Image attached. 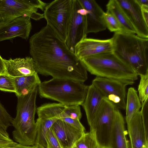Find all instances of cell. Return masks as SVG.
Returning a JSON list of instances; mask_svg holds the SVG:
<instances>
[{
    "mask_svg": "<svg viewBox=\"0 0 148 148\" xmlns=\"http://www.w3.org/2000/svg\"><path fill=\"white\" fill-rule=\"evenodd\" d=\"M142 107L137 91L132 87L128 88L127 95L125 110L126 121L128 123L133 116L138 112Z\"/></svg>",
    "mask_w": 148,
    "mask_h": 148,
    "instance_id": "22",
    "label": "cell"
},
{
    "mask_svg": "<svg viewBox=\"0 0 148 148\" xmlns=\"http://www.w3.org/2000/svg\"><path fill=\"white\" fill-rule=\"evenodd\" d=\"M13 119L0 102V126L7 131L8 127L12 125Z\"/></svg>",
    "mask_w": 148,
    "mask_h": 148,
    "instance_id": "28",
    "label": "cell"
},
{
    "mask_svg": "<svg viewBox=\"0 0 148 148\" xmlns=\"http://www.w3.org/2000/svg\"><path fill=\"white\" fill-rule=\"evenodd\" d=\"M51 129L62 148H72L85 133L60 119L53 123Z\"/></svg>",
    "mask_w": 148,
    "mask_h": 148,
    "instance_id": "15",
    "label": "cell"
},
{
    "mask_svg": "<svg viewBox=\"0 0 148 148\" xmlns=\"http://www.w3.org/2000/svg\"><path fill=\"white\" fill-rule=\"evenodd\" d=\"M63 112L69 117L73 119L79 121L82 117L81 108L79 105L66 106Z\"/></svg>",
    "mask_w": 148,
    "mask_h": 148,
    "instance_id": "29",
    "label": "cell"
},
{
    "mask_svg": "<svg viewBox=\"0 0 148 148\" xmlns=\"http://www.w3.org/2000/svg\"><path fill=\"white\" fill-rule=\"evenodd\" d=\"M143 148H148L147 147H144Z\"/></svg>",
    "mask_w": 148,
    "mask_h": 148,
    "instance_id": "40",
    "label": "cell"
},
{
    "mask_svg": "<svg viewBox=\"0 0 148 148\" xmlns=\"http://www.w3.org/2000/svg\"><path fill=\"white\" fill-rule=\"evenodd\" d=\"M112 39L100 40L85 38L75 46L74 53L79 59L106 53L113 52Z\"/></svg>",
    "mask_w": 148,
    "mask_h": 148,
    "instance_id": "12",
    "label": "cell"
},
{
    "mask_svg": "<svg viewBox=\"0 0 148 148\" xmlns=\"http://www.w3.org/2000/svg\"><path fill=\"white\" fill-rule=\"evenodd\" d=\"M131 148L148 147L140 111L137 113L127 124Z\"/></svg>",
    "mask_w": 148,
    "mask_h": 148,
    "instance_id": "17",
    "label": "cell"
},
{
    "mask_svg": "<svg viewBox=\"0 0 148 148\" xmlns=\"http://www.w3.org/2000/svg\"><path fill=\"white\" fill-rule=\"evenodd\" d=\"M0 90L15 93L16 92L14 78L6 73L0 74Z\"/></svg>",
    "mask_w": 148,
    "mask_h": 148,
    "instance_id": "26",
    "label": "cell"
},
{
    "mask_svg": "<svg viewBox=\"0 0 148 148\" xmlns=\"http://www.w3.org/2000/svg\"><path fill=\"white\" fill-rule=\"evenodd\" d=\"M0 139L3 140H10V138H6L0 132Z\"/></svg>",
    "mask_w": 148,
    "mask_h": 148,
    "instance_id": "37",
    "label": "cell"
},
{
    "mask_svg": "<svg viewBox=\"0 0 148 148\" xmlns=\"http://www.w3.org/2000/svg\"><path fill=\"white\" fill-rule=\"evenodd\" d=\"M140 76V80L138 87V96L142 104L148 99V72Z\"/></svg>",
    "mask_w": 148,
    "mask_h": 148,
    "instance_id": "27",
    "label": "cell"
},
{
    "mask_svg": "<svg viewBox=\"0 0 148 148\" xmlns=\"http://www.w3.org/2000/svg\"><path fill=\"white\" fill-rule=\"evenodd\" d=\"M17 97L27 95L38 87L41 83L38 74L13 77Z\"/></svg>",
    "mask_w": 148,
    "mask_h": 148,
    "instance_id": "20",
    "label": "cell"
},
{
    "mask_svg": "<svg viewBox=\"0 0 148 148\" xmlns=\"http://www.w3.org/2000/svg\"><path fill=\"white\" fill-rule=\"evenodd\" d=\"M107 10L110 12L119 23L122 32L136 34V31L130 23L117 0H110L106 5Z\"/></svg>",
    "mask_w": 148,
    "mask_h": 148,
    "instance_id": "21",
    "label": "cell"
},
{
    "mask_svg": "<svg viewBox=\"0 0 148 148\" xmlns=\"http://www.w3.org/2000/svg\"><path fill=\"white\" fill-rule=\"evenodd\" d=\"M125 121L121 113L116 108L110 137V148H129L126 138Z\"/></svg>",
    "mask_w": 148,
    "mask_h": 148,
    "instance_id": "19",
    "label": "cell"
},
{
    "mask_svg": "<svg viewBox=\"0 0 148 148\" xmlns=\"http://www.w3.org/2000/svg\"><path fill=\"white\" fill-rule=\"evenodd\" d=\"M88 88L82 82L53 78L41 82L38 90L40 97L57 101L66 106L82 105Z\"/></svg>",
    "mask_w": 148,
    "mask_h": 148,
    "instance_id": "5",
    "label": "cell"
},
{
    "mask_svg": "<svg viewBox=\"0 0 148 148\" xmlns=\"http://www.w3.org/2000/svg\"><path fill=\"white\" fill-rule=\"evenodd\" d=\"M5 73L4 63L3 59L0 55V74Z\"/></svg>",
    "mask_w": 148,
    "mask_h": 148,
    "instance_id": "33",
    "label": "cell"
},
{
    "mask_svg": "<svg viewBox=\"0 0 148 148\" xmlns=\"http://www.w3.org/2000/svg\"><path fill=\"white\" fill-rule=\"evenodd\" d=\"M88 11L81 5L78 0H73L71 14L67 33L65 44L74 53L76 45L87 37L86 16Z\"/></svg>",
    "mask_w": 148,
    "mask_h": 148,
    "instance_id": "9",
    "label": "cell"
},
{
    "mask_svg": "<svg viewBox=\"0 0 148 148\" xmlns=\"http://www.w3.org/2000/svg\"><path fill=\"white\" fill-rule=\"evenodd\" d=\"M72 148H77L76 146L74 145Z\"/></svg>",
    "mask_w": 148,
    "mask_h": 148,
    "instance_id": "39",
    "label": "cell"
},
{
    "mask_svg": "<svg viewBox=\"0 0 148 148\" xmlns=\"http://www.w3.org/2000/svg\"><path fill=\"white\" fill-rule=\"evenodd\" d=\"M38 87L27 95L17 97L16 115L12 123L14 128L12 134L14 140L21 145L33 146L35 143L37 125L34 119Z\"/></svg>",
    "mask_w": 148,
    "mask_h": 148,
    "instance_id": "3",
    "label": "cell"
},
{
    "mask_svg": "<svg viewBox=\"0 0 148 148\" xmlns=\"http://www.w3.org/2000/svg\"><path fill=\"white\" fill-rule=\"evenodd\" d=\"M105 97L93 84L88 86L86 95L82 105L90 126L93 122L97 110Z\"/></svg>",
    "mask_w": 148,
    "mask_h": 148,
    "instance_id": "18",
    "label": "cell"
},
{
    "mask_svg": "<svg viewBox=\"0 0 148 148\" xmlns=\"http://www.w3.org/2000/svg\"><path fill=\"white\" fill-rule=\"evenodd\" d=\"M148 99L142 104L140 111L146 138L148 140Z\"/></svg>",
    "mask_w": 148,
    "mask_h": 148,
    "instance_id": "30",
    "label": "cell"
},
{
    "mask_svg": "<svg viewBox=\"0 0 148 148\" xmlns=\"http://www.w3.org/2000/svg\"><path fill=\"white\" fill-rule=\"evenodd\" d=\"M58 119L55 118H38L36 122L37 133L35 144H38L47 148L46 141L47 134L53 123Z\"/></svg>",
    "mask_w": 148,
    "mask_h": 148,
    "instance_id": "23",
    "label": "cell"
},
{
    "mask_svg": "<svg viewBox=\"0 0 148 148\" xmlns=\"http://www.w3.org/2000/svg\"><path fill=\"white\" fill-rule=\"evenodd\" d=\"M82 6L88 11L86 16L87 33H97L106 27L104 20L105 12L94 0H78Z\"/></svg>",
    "mask_w": 148,
    "mask_h": 148,
    "instance_id": "14",
    "label": "cell"
},
{
    "mask_svg": "<svg viewBox=\"0 0 148 148\" xmlns=\"http://www.w3.org/2000/svg\"><path fill=\"white\" fill-rule=\"evenodd\" d=\"M105 97L113 103L119 109L125 110L126 87L128 85L122 81L96 76L92 80Z\"/></svg>",
    "mask_w": 148,
    "mask_h": 148,
    "instance_id": "10",
    "label": "cell"
},
{
    "mask_svg": "<svg viewBox=\"0 0 148 148\" xmlns=\"http://www.w3.org/2000/svg\"><path fill=\"white\" fill-rule=\"evenodd\" d=\"M138 36L148 38V25L143 17L141 7L136 0H117Z\"/></svg>",
    "mask_w": 148,
    "mask_h": 148,
    "instance_id": "11",
    "label": "cell"
},
{
    "mask_svg": "<svg viewBox=\"0 0 148 148\" xmlns=\"http://www.w3.org/2000/svg\"><path fill=\"white\" fill-rule=\"evenodd\" d=\"M142 14L146 23L148 25V7H141Z\"/></svg>",
    "mask_w": 148,
    "mask_h": 148,
    "instance_id": "32",
    "label": "cell"
},
{
    "mask_svg": "<svg viewBox=\"0 0 148 148\" xmlns=\"http://www.w3.org/2000/svg\"><path fill=\"white\" fill-rule=\"evenodd\" d=\"M31 18L23 16L10 23L0 25V42L20 37L27 40L32 29Z\"/></svg>",
    "mask_w": 148,
    "mask_h": 148,
    "instance_id": "13",
    "label": "cell"
},
{
    "mask_svg": "<svg viewBox=\"0 0 148 148\" xmlns=\"http://www.w3.org/2000/svg\"><path fill=\"white\" fill-rule=\"evenodd\" d=\"M5 73L13 77L37 74L35 62L32 57L3 59Z\"/></svg>",
    "mask_w": 148,
    "mask_h": 148,
    "instance_id": "16",
    "label": "cell"
},
{
    "mask_svg": "<svg viewBox=\"0 0 148 148\" xmlns=\"http://www.w3.org/2000/svg\"></svg>",
    "mask_w": 148,
    "mask_h": 148,
    "instance_id": "41",
    "label": "cell"
},
{
    "mask_svg": "<svg viewBox=\"0 0 148 148\" xmlns=\"http://www.w3.org/2000/svg\"><path fill=\"white\" fill-rule=\"evenodd\" d=\"M136 1L141 7H148V0H136Z\"/></svg>",
    "mask_w": 148,
    "mask_h": 148,
    "instance_id": "34",
    "label": "cell"
},
{
    "mask_svg": "<svg viewBox=\"0 0 148 148\" xmlns=\"http://www.w3.org/2000/svg\"><path fill=\"white\" fill-rule=\"evenodd\" d=\"M75 145L77 148H98L99 146L94 133L92 131L85 132Z\"/></svg>",
    "mask_w": 148,
    "mask_h": 148,
    "instance_id": "24",
    "label": "cell"
},
{
    "mask_svg": "<svg viewBox=\"0 0 148 148\" xmlns=\"http://www.w3.org/2000/svg\"><path fill=\"white\" fill-rule=\"evenodd\" d=\"M34 146V148H46L42 145L38 144H35Z\"/></svg>",
    "mask_w": 148,
    "mask_h": 148,
    "instance_id": "36",
    "label": "cell"
},
{
    "mask_svg": "<svg viewBox=\"0 0 148 148\" xmlns=\"http://www.w3.org/2000/svg\"><path fill=\"white\" fill-rule=\"evenodd\" d=\"M114 104L106 98L102 100L90 127L100 147H110V137L115 110Z\"/></svg>",
    "mask_w": 148,
    "mask_h": 148,
    "instance_id": "8",
    "label": "cell"
},
{
    "mask_svg": "<svg viewBox=\"0 0 148 148\" xmlns=\"http://www.w3.org/2000/svg\"><path fill=\"white\" fill-rule=\"evenodd\" d=\"M29 44L37 73L83 82L87 80V71L80 60L47 25L30 37Z\"/></svg>",
    "mask_w": 148,
    "mask_h": 148,
    "instance_id": "1",
    "label": "cell"
},
{
    "mask_svg": "<svg viewBox=\"0 0 148 148\" xmlns=\"http://www.w3.org/2000/svg\"><path fill=\"white\" fill-rule=\"evenodd\" d=\"M104 20L106 28L111 32H122V29L119 22L109 11L107 10L104 15Z\"/></svg>",
    "mask_w": 148,
    "mask_h": 148,
    "instance_id": "25",
    "label": "cell"
},
{
    "mask_svg": "<svg viewBox=\"0 0 148 148\" xmlns=\"http://www.w3.org/2000/svg\"><path fill=\"white\" fill-rule=\"evenodd\" d=\"M98 148H110V147L99 146V147Z\"/></svg>",
    "mask_w": 148,
    "mask_h": 148,
    "instance_id": "38",
    "label": "cell"
},
{
    "mask_svg": "<svg viewBox=\"0 0 148 148\" xmlns=\"http://www.w3.org/2000/svg\"><path fill=\"white\" fill-rule=\"evenodd\" d=\"M113 53L139 76L148 72V38L119 32L112 38Z\"/></svg>",
    "mask_w": 148,
    "mask_h": 148,
    "instance_id": "2",
    "label": "cell"
},
{
    "mask_svg": "<svg viewBox=\"0 0 148 148\" xmlns=\"http://www.w3.org/2000/svg\"><path fill=\"white\" fill-rule=\"evenodd\" d=\"M73 0H55L47 4L44 18L49 26L64 42L71 19Z\"/></svg>",
    "mask_w": 148,
    "mask_h": 148,
    "instance_id": "7",
    "label": "cell"
},
{
    "mask_svg": "<svg viewBox=\"0 0 148 148\" xmlns=\"http://www.w3.org/2000/svg\"><path fill=\"white\" fill-rule=\"evenodd\" d=\"M47 4L40 0H0V25L10 22L20 17L25 16L36 21L44 18V11Z\"/></svg>",
    "mask_w": 148,
    "mask_h": 148,
    "instance_id": "6",
    "label": "cell"
},
{
    "mask_svg": "<svg viewBox=\"0 0 148 148\" xmlns=\"http://www.w3.org/2000/svg\"><path fill=\"white\" fill-rule=\"evenodd\" d=\"M46 141L47 148H62L58 140L51 129L47 134Z\"/></svg>",
    "mask_w": 148,
    "mask_h": 148,
    "instance_id": "31",
    "label": "cell"
},
{
    "mask_svg": "<svg viewBox=\"0 0 148 148\" xmlns=\"http://www.w3.org/2000/svg\"><path fill=\"white\" fill-rule=\"evenodd\" d=\"M87 71L96 76L122 81L132 85L138 75L130 66L113 52L106 53L80 59Z\"/></svg>",
    "mask_w": 148,
    "mask_h": 148,
    "instance_id": "4",
    "label": "cell"
},
{
    "mask_svg": "<svg viewBox=\"0 0 148 148\" xmlns=\"http://www.w3.org/2000/svg\"><path fill=\"white\" fill-rule=\"evenodd\" d=\"M9 148H34V146H25L18 144L16 146Z\"/></svg>",
    "mask_w": 148,
    "mask_h": 148,
    "instance_id": "35",
    "label": "cell"
}]
</instances>
